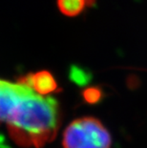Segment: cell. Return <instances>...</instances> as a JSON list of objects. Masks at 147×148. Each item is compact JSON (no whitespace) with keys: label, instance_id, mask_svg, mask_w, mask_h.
<instances>
[{"label":"cell","instance_id":"1","mask_svg":"<svg viewBox=\"0 0 147 148\" xmlns=\"http://www.w3.org/2000/svg\"><path fill=\"white\" fill-rule=\"evenodd\" d=\"M6 124L11 138L19 146L41 148L57 133V100L31 89L14 107Z\"/></svg>","mask_w":147,"mask_h":148},{"label":"cell","instance_id":"4","mask_svg":"<svg viewBox=\"0 0 147 148\" xmlns=\"http://www.w3.org/2000/svg\"><path fill=\"white\" fill-rule=\"evenodd\" d=\"M18 82L31 87L34 92L41 96H47L58 91L57 81L49 71H40L36 74H29L21 77Z\"/></svg>","mask_w":147,"mask_h":148},{"label":"cell","instance_id":"5","mask_svg":"<svg viewBox=\"0 0 147 148\" xmlns=\"http://www.w3.org/2000/svg\"><path fill=\"white\" fill-rule=\"evenodd\" d=\"M57 7L67 16H77L84 11L87 5L95 4V0H57Z\"/></svg>","mask_w":147,"mask_h":148},{"label":"cell","instance_id":"3","mask_svg":"<svg viewBox=\"0 0 147 148\" xmlns=\"http://www.w3.org/2000/svg\"><path fill=\"white\" fill-rule=\"evenodd\" d=\"M32 89L21 82L0 79V124L7 121L20 99Z\"/></svg>","mask_w":147,"mask_h":148},{"label":"cell","instance_id":"6","mask_svg":"<svg viewBox=\"0 0 147 148\" xmlns=\"http://www.w3.org/2000/svg\"><path fill=\"white\" fill-rule=\"evenodd\" d=\"M69 77L79 86H84L89 83L92 75L90 73H87L85 69L81 68L79 66L72 65L70 68V73H69Z\"/></svg>","mask_w":147,"mask_h":148},{"label":"cell","instance_id":"7","mask_svg":"<svg viewBox=\"0 0 147 148\" xmlns=\"http://www.w3.org/2000/svg\"><path fill=\"white\" fill-rule=\"evenodd\" d=\"M82 97L87 103H89V104H96V103H98L101 100L103 94L101 88L90 87L83 90Z\"/></svg>","mask_w":147,"mask_h":148},{"label":"cell","instance_id":"2","mask_svg":"<svg viewBox=\"0 0 147 148\" xmlns=\"http://www.w3.org/2000/svg\"><path fill=\"white\" fill-rule=\"evenodd\" d=\"M111 136L98 119L91 116L74 121L64 131V148H110Z\"/></svg>","mask_w":147,"mask_h":148}]
</instances>
